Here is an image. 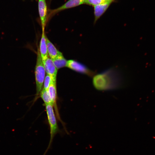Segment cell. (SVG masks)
<instances>
[{"mask_svg": "<svg viewBox=\"0 0 155 155\" xmlns=\"http://www.w3.org/2000/svg\"><path fill=\"white\" fill-rule=\"evenodd\" d=\"M92 83L96 89L107 91L121 88L124 86L125 82L121 71L115 67L94 75Z\"/></svg>", "mask_w": 155, "mask_h": 155, "instance_id": "1", "label": "cell"}, {"mask_svg": "<svg viewBox=\"0 0 155 155\" xmlns=\"http://www.w3.org/2000/svg\"><path fill=\"white\" fill-rule=\"evenodd\" d=\"M50 130V138L49 145L43 155H45L51 147L53 139L57 133H61L55 115L53 106L51 104H45Z\"/></svg>", "mask_w": 155, "mask_h": 155, "instance_id": "2", "label": "cell"}, {"mask_svg": "<svg viewBox=\"0 0 155 155\" xmlns=\"http://www.w3.org/2000/svg\"><path fill=\"white\" fill-rule=\"evenodd\" d=\"M46 71L40 55L39 49L37 53V60L35 69V75L36 85V95L37 97L42 90L45 77Z\"/></svg>", "mask_w": 155, "mask_h": 155, "instance_id": "3", "label": "cell"}, {"mask_svg": "<svg viewBox=\"0 0 155 155\" xmlns=\"http://www.w3.org/2000/svg\"><path fill=\"white\" fill-rule=\"evenodd\" d=\"M66 67L69 69L90 76L94 75L95 73L86 65L74 60L67 61Z\"/></svg>", "mask_w": 155, "mask_h": 155, "instance_id": "4", "label": "cell"}, {"mask_svg": "<svg viewBox=\"0 0 155 155\" xmlns=\"http://www.w3.org/2000/svg\"><path fill=\"white\" fill-rule=\"evenodd\" d=\"M83 4L84 3L82 0H69L61 6L50 10L49 17H50L61 11L74 7Z\"/></svg>", "mask_w": 155, "mask_h": 155, "instance_id": "5", "label": "cell"}, {"mask_svg": "<svg viewBox=\"0 0 155 155\" xmlns=\"http://www.w3.org/2000/svg\"><path fill=\"white\" fill-rule=\"evenodd\" d=\"M38 7L42 31H44L48 18L47 7L46 0H38Z\"/></svg>", "mask_w": 155, "mask_h": 155, "instance_id": "6", "label": "cell"}, {"mask_svg": "<svg viewBox=\"0 0 155 155\" xmlns=\"http://www.w3.org/2000/svg\"><path fill=\"white\" fill-rule=\"evenodd\" d=\"M43 63L46 74L51 77L54 82L56 83L57 69L52 59L49 57Z\"/></svg>", "mask_w": 155, "mask_h": 155, "instance_id": "7", "label": "cell"}, {"mask_svg": "<svg viewBox=\"0 0 155 155\" xmlns=\"http://www.w3.org/2000/svg\"><path fill=\"white\" fill-rule=\"evenodd\" d=\"M113 1L110 0L106 2L94 6V24L105 12Z\"/></svg>", "mask_w": 155, "mask_h": 155, "instance_id": "8", "label": "cell"}, {"mask_svg": "<svg viewBox=\"0 0 155 155\" xmlns=\"http://www.w3.org/2000/svg\"><path fill=\"white\" fill-rule=\"evenodd\" d=\"M46 37L44 31H42L39 50L43 63L49 57L47 50Z\"/></svg>", "mask_w": 155, "mask_h": 155, "instance_id": "9", "label": "cell"}, {"mask_svg": "<svg viewBox=\"0 0 155 155\" xmlns=\"http://www.w3.org/2000/svg\"><path fill=\"white\" fill-rule=\"evenodd\" d=\"M46 41L48 55L51 59H53L59 55L62 54L57 50L46 37Z\"/></svg>", "mask_w": 155, "mask_h": 155, "instance_id": "10", "label": "cell"}, {"mask_svg": "<svg viewBox=\"0 0 155 155\" xmlns=\"http://www.w3.org/2000/svg\"><path fill=\"white\" fill-rule=\"evenodd\" d=\"M48 91L52 101L53 106L55 107L56 113H57V107L56 104L57 93L56 82H52L48 88Z\"/></svg>", "mask_w": 155, "mask_h": 155, "instance_id": "11", "label": "cell"}, {"mask_svg": "<svg viewBox=\"0 0 155 155\" xmlns=\"http://www.w3.org/2000/svg\"><path fill=\"white\" fill-rule=\"evenodd\" d=\"M52 60L57 69L66 67L67 61L64 57L62 54Z\"/></svg>", "mask_w": 155, "mask_h": 155, "instance_id": "12", "label": "cell"}, {"mask_svg": "<svg viewBox=\"0 0 155 155\" xmlns=\"http://www.w3.org/2000/svg\"><path fill=\"white\" fill-rule=\"evenodd\" d=\"M40 95L45 104H51L53 105L48 90L43 89L40 93Z\"/></svg>", "mask_w": 155, "mask_h": 155, "instance_id": "13", "label": "cell"}, {"mask_svg": "<svg viewBox=\"0 0 155 155\" xmlns=\"http://www.w3.org/2000/svg\"><path fill=\"white\" fill-rule=\"evenodd\" d=\"M109 0H86L84 2V4L94 6L106 2Z\"/></svg>", "mask_w": 155, "mask_h": 155, "instance_id": "14", "label": "cell"}, {"mask_svg": "<svg viewBox=\"0 0 155 155\" xmlns=\"http://www.w3.org/2000/svg\"><path fill=\"white\" fill-rule=\"evenodd\" d=\"M53 82L51 77L47 74L45 76L44 81L43 89L48 90V88L52 82Z\"/></svg>", "mask_w": 155, "mask_h": 155, "instance_id": "15", "label": "cell"}, {"mask_svg": "<svg viewBox=\"0 0 155 155\" xmlns=\"http://www.w3.org/2000/svg\"><path fill=\"white\" fill-rule=\"evenodd\" d=\"M83 2V3H84V2L86 0H82Z\"/></svg>", "mask_w": 155, "mask_h": 155, "instance_id": "16", "label": "cell"}, {"mask_svg": "<svg viewBox=\"0 0 155 155\" xmlns=\"http://www.w3.org/2000/svg\"><path fill=\"white\" fill-rule=\"evenodd\" d=\"M112 0V1H114V0Z\"/></svg>", "mask_w": 155, "mask_h": 155, "instance_id": "17", "label": "cell"}]
</instances>
